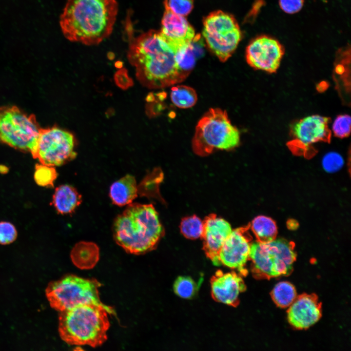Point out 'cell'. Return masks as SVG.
Listing matches in <instances>:
<instances>
[{"mask_svg": "<svg viewBox=\"0 0 351 351\" xmlns=\"http://www.w3.org/2000/svg\"><path fill=\"white\" fill-rule=\"evenodd\" d=\"M108 312L113 313L111 308L94 303L60 312L58 331L61 338L71 345H101L107 339Z\"/></svg>", "mask_w": 351, "mask_h": 351, "instance_id": "cell-4", "label": "cell"}, {"mask_svg": "<svg viewBox=\"0 0 351 351\" xmlns=\"http://www.w3.org/2000/svg\"><path fill=\"white\" fill-rule=\"evenodd\" d=\"M17 232L15 226L8 222H0V244H9L15 240Z\"/></svg>", "mask_w": 351, "mask_h": 351, "instance_id": "cell-29", "label": "cell"}, {"mask_svg": "<svg viewBox=\"0 0 351 351\" xmlns=\"http://www.w3.org/2000/svg\"><path fill=\"white\" fill-rule=\"evenodd\" d=\"M296 259L294 244L285 239L251 243L249 259L252 274L257 279L289 275Z\"/></svg>", "mask_w": 351, "mask_h": 351, "instance_id": "cell-6", "label": "cell"}, {"mask_svg": "<svg viewBox=\"0 0 351 351\" xmlns=\"http://www.w3.org/2000/svg\"><path fill=\"white\" fill-rule=\"evenodd\" d=\"M138 187L134 176L128 174L114 182L110 186L109 196L118 206L128 205L138 196Z\"/></svg>", "mask_w": 351, "mask_h": 351, "instance_id": "cell-18", "label": "cell"}, {"mask_svg": "<svg viewBox=\"0 0 351 351\" xmlns=\"http://www.w3.org/2000/svg\"><path fill=\"white\" fill-rule=\"evenodd\" d=\"M344 159L339 154L330 152L324 156L322 161L324 170L328 173H335L339 171L343 166Z\"/></svg>", "mask_w": 351, "mask_h": 351, "instance_id": "cell-27", "label": "cell"}, {"mask_svg": "<svg viewBox=\"0 0 351 351\" xmlns=\"http://www.w3.org/2000/svg\"><path fill=\"white\" fill-rule=\"evenodd\" d=\"M351 118L347 114L340 115L334 120L332 130L334 135L343 138L348 136L351 132Z\"/></svg>", "mask_w": 351, "mask_h": 351, "instance_id": "cell-26", "label": "cell"}, {"mask_svg": "<svg viewBox=\"0 0 351 351\" xmlns=\"http://www.w3.org/2000/svg\"><path fill=\"white\" fill-rule=\"evenodd\" d=\"M321 316L322 304L314 293H303L297 296L287 311L289 324L297 330L308 329Z\"/></svg>", "mask_w": 351, "mask_h": 351, "instance_id": "cell-15", "label": "cell"}, {"mask_svg": "<svg viewBox=\"0 0 351 351\" xmlns=\"http://www.w3.org/2000/svg\"><path fill=\"white\" fill-rule=\"evenodd\" d=\"M249 228L257 240L261 242L273 240L277 234L275 222L272 218L264 215L255 217L250 224Z\"/></svg>", "mask_w": 351, "mask_h": 351, "instance_id": "cell-20", "label": "cell"}, {"mask_svg": "<svg viewBox=\"0 0 351 351\" xmlns=\"http://www.w3.org/2000/svg\"><path fill=\"white\" fill-rule=\"evenodd\" d=\"M76 145L75 136L66 130L57 126L41 128L35 149L31 154L41 164L58 166L76 157Z\"/></svg>", "mask_w": 351, "mask_h": 351, "instance_id": "cell-10", "label": "cell"}, {"mask_svg": "<svg viewBox=\"0 0 351 351\" xmlns=\"http://www.w3.org/2000/svg\"><path fill=\"white\" fill-rule=\"evenodd\" d=\"M281 9L285 13L292 14L299 12L304 4V0H279Z\"/></svg>", "mask_w": 351, "mask_h": 351, "instance_id": "cell-30", "label": "cell"}, {"mask_svg": "<svg viewBox=\"0 0 351 351\" xmlns=\"http://www.w3.org/2000/svg\"><path fill=\"white\" fill-rule=\"evenodd\" d=\"M249 226L232 230L223 243L218 254L220 265L237 270L241 276H245V268L249 260L251 237L248 233Z\"/></svg>", "mask_w": 351, "mask_h": 351, "instance_id": "cell-12", "label": "cell"}, {"mask_svg": "<svg viewBox=\"0 0 351 351\" xmlns=\"http://www.w3.org/2000/svg\"><path fill=\"white\" fill-rule=\"evenodd\" d=\"M118 12L117 0H67L59 25L69 41L97 45L112 33Z\"/></svg>", "mask_w": 351, "mask_h": 351, "instance_id": "cell-2", "label": "cell"}, {"mask_svg": "<svg viewBox=\"0 0 351 351\" xmlns=\"http://www.w3.org/2000/svg\"><path fill=\"white\" fill-rule=\"evenodd\" d=\"M203 229L201 236L203 249L207 257L213 264L219 266V251L225 241L232 231L231 225L215 214H210L203 221Z\"/></svg>", "mask_w": 351, "mask_h": 351, "instance_id": "cell-16", "label": "cell"}, {"mask_svg": "<svg viewBox=\"0 0 351 351\" xmlns=\"http://www.w3.org/2000/svg\"><path fill=\"white\" fill-rule=\"evenodd\" d=\"M203 229V221L195 215L183 218L180 224V232L191 239L201 237Z\"/></svg>", "mask_w": 351, "mask_h": 351, "instance_id": "cell-23", "label": "cell"}, {"mask_svg": "<svg viewBox=\"0 0 351 351\" xmlns=\"http://www.w3.org/2000/svg\"><path fill=\"white\" fill-rule=\"evenodd\" d=\"M113 236L127 253L141 254L155 249L164 234L153 205L130 203L115 219Z\"/></svg>", "mask_w": 351, "mask_h": 351, "instance_id": "cell-3", "label": "cell"}, {"mask_svg": "<svg viewBox=\"0 0 351 351\" xmlns=\"http://www.w3.org/2000/svg\"><path fill=\"white\" fill-rule=\"evenodd\" d=\"M202 34L208 48L223 62L232 56L242 39L234 17L220 10L204 18Z\"/></svg>", "mask_w": 351, "mask_h": 351, "instance_id": "cell-9", "label": "cell"}, {"mask_svg": "<svg viewBox=\"0 0 351 351\" xmlns=\"http://www.w3.org/2000/svg\"><path fill=\"white\" fill-rule=\"evenodd\" d=\"M164 11L161 22L160 34L175 50L189 45L194 40L195 31L185 17L174 13L164 1Z\"/></svg>", "mask_w": 351, "mask_h": 351, "instance_id": "cell-14", "label": "cell"}, {"mask_svg": "<svg viewBox=\"0 0 351 351\" xmlns=\"http://www.w3.org/2000/svg\"><path fill=\"white\" fill-rule=\"evenodd\" d=\"M170 9L175 13L186 17L192 11L194 0H166Z\"/></svg>", "mask_w": 351, "mask_h": 351, "instance_id": "cell-28", "label": "cell"}, {"mask_svg": "<svg viewBox=\"0 0 351 351\" xmlns=\"http://www.w3.org/2000/svg\"><path fill=\"white\" fill-rule=\"evenodd\" d=\"M40 129L34 115H28L15 106L0 108V142L32 154Z\"/></svg>", "mask_w": 351, "mask_h": 351, "instance_id": "cell-8", "label": "cell"}, {"mask_svg": "<svg viewBox=\"0 0 351 351\" xmlns=\"http://www.w3.org/2000/svg\"><path fill=\"white\" fill-rule=\"evenodd\" d=\"M57 173L54 166L43 164H37L34 173L36 182L42 187H53Z\"/></svg>", "mask_w": 351, "mask_h": 351, "instance_id": "cell-25", "label": "cell"}, {"mask_svg": "<svg viewBox=\"0 0 351 351\" xmlns=\"http://www.w3.org/2000/svg\"><path fill=\"white\" fill-rule=\"evenodd\" d=\"M273 301L281 308L289 307L297 297L294 286L287 281L277 283L271 292Z\"/></svg>", "mask_w": 351, "mask_h": 351, "instance_id": "cell-22", "label": "cell"}, {"mask_svg": "<svg viewBox=\"0 0 351 351\" xmlns=\"http://www.w3.org/2000/svg\"><path fill=\"white\" fill-rule=\"evenodd\" d=\"M198 285L190 277L179 276L175 282L174 291L178 296L185 299H190L197 292Z\"/></svg>", "mask_w": 351, "mask_h": 351, "instance_id": "cell-24", "label": "cell"}, {"mask_svg": "<svg viewBox=\"0 0 351 351\" xmlns=\"http://www.w3.org/2000/svg\"><path fill=\"white\" fill-rule=\"evenodd\" d=\"M100 286L95 279L68 275L51 282L46 294L50 306L62 312L83 305L102 304L98 291Z\"/></svg>", "mask_w": 351, "mask_h": 351, "instance_id": "cell-7", "label": "cell"}, {"mask_svg": "<svg viewBox=\"0 0 351 351\" xmlns=\"http://www.w3.org/2000/svg\"><path fill=\"white\" fill-rule=\"evenodd\" d=\"M211 295L216 301L236 307L239 296L245 291L246 285L240 274L234 272L217 271L211 279Z\"/></svg>", "mask_w": 351, "mask_h": 351, "instance_id": "cell-17", "label": "cell"}, {"mask_svg": "<svg viewBox=\"0 0 351 351\" xmlns=\"http://www.w3.org/2000/svg\"><path fill=\"white\" fill-rule=\"evenodd\" d=\"M284 54V49L276 39L263 35L253 39L246 49V59L254 69L275 72Z\"/></svg>", "mask_w": 351, "mask_h": 351, "instance_id": "cell-11", "label": "cell"}, {"mask_svg": "<svg viewBox=\"0 0 351 351\" xmlns=\"http://www.w3.org/2000/svg\"><path fill=\"white\" fill-rule=\"evenodd\" d=\"M81 202V195L76 189L64 184L56 188L52 203L58 213L66 214L73 213Z\"/></svg>", "mask_w": 351, "mask_h": 351, "instance_id": "cell-19", "label": "cell"}, {"mask_svg": "<svg viewBox=\"0 0 351 351\" xmlns=\"http://www.w3.org/2000/svg\"><path fill=\"white\" fill-rule=\"evenodd\" d=\"M172 103L180 109H188L194 106L197 101V95L192 87L185 85L172 87L170 93Z\"/></svg>", "mask_w": 351, "mask_h": 351, "instance_id": "cell-21", "label": "cell"}, {"mask_svg": "<svg viewBox=\"0 0 351 351\" xmlns=\"http://www.w3.org/2000/svg\"><path fill=\"white\" fill-rule=\"evenodd\" d=\"M329 118L319 115L304 117L294 122L291 127L293 142L303 149H308L321 141L330 140Z\"/></svg>", "mask_w": 351, "mask_h": 351, "instance_id": "cell-13", "label": "cell"}, {"mask_svg": "<svg viewBox=\"0 0 351 351\" xmlns=\"http://www.w3.org/2000/svg\"><path fill=\"white\" fill-rule=\"evenodd\" d=\"M129 63L135 69L138 80L149 89L174 86L189 75L182 68L178 52L163 39L159 31L150 30L134 36L127 25Z\"/></svg>", "mask_w": 351, "mask_h": 351, "instance_id": "cell-1", "label": "cell"}, {"mask_svg": "<svg viewBox=\"0 0 351 351\" xmlns=\"http://www.w3.org/2000/svg\"><path fill=\"white\" fill-rule=\"evenodd\" d=\"M240 140L239 131L232 124L227 112L212 108L198 121L192 147L196 155L205 156L215 150L234 149L239 145Z\"/></svg>", "mask_w": 351, "mask_h": 351, "instance_id": "cell-5", "label": "cell"}]
</instances>
